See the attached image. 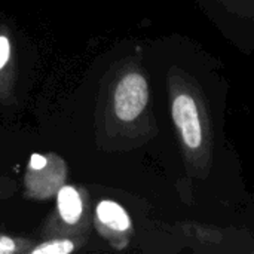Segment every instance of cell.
Returning <instances> with one entry per match:
<instances>
[{"mask_svg": "<svg viewBox=\"0 0 254 254\" xmlns=\"http://www.w3.org/2000/svg\"><path fill=\"white\" fill-rule=\"evenodd\" d=\"M27 174L42 176L37 179H25V186L31 196L46 199L63 186L65 180V165L57 156L33 155Z\"/></svg>", "mask_w": 254, "mask_h": 254, "instance_id": "cell-5", "label": "cell"}, {"mask_svg": "<svg viewBox=\"0 0 254 254\" xmlns=\"http://www.w3.org/2000/svg\"><path fill=\"white\" fill-rule=\"evenodd\" d=\"M94 225L97 232L118 250L128 246L132 235V222L127 210L110 199H103L94 211Z\"/></svg>", "mask_w": 254, "mask_h": 254, "instance_id": "cell-4", "label": "cell"}, {"mask_svg": "<svg viewBox=\"0 0 254 254\" xmlns=\"http://www.w3.org/2000/svg\"><path fill=\"white\" fill-rule=\"evenodd\" d=\"M55 195L57 207L45 223L43 237H88L92 216L86 190L63 185Z\"/></svg>", "mask_w": 254, "mask_h": 254, "instance_id": "cell-3", "label": "cell"}, {"mask_svg": "<svg viewBox=\"0 0 254 254\" xmlns=\"http://www.w3.org/2000/svg\"><path fill=\"white\" fill-rule=\"evenodd\" d=\"M86 237H46L42 243L31 246V254H68L79 250Z\"/></svg>", "mask_w": 254, "mask_h": 254, "instance_id": "cell-7", "label": "cell"}, {"mask_svg": "<svg viewBox=\"0 0 254 254\" xmlns=\"http://www.w3.org/2000/svg\"><path fill=\"white\" fill-rule=\"evenodd\" d=\"M33 241L25 238H15L9 235H0V254H16L28 253Z\"/></svg>", "mask_w": 254, "mask_h": 254, "instance_id": "cell-8", "label": "cell"}, {"mask_svg": "<svg viewBox=\"0 0 254 254\" xmlns=\"http://www.w3.org/2000/svg\"><path fill=\"white\" fill-rule=\"evenodd\" d=\"M15 80L13 49L6 31H0V98L9 100Z\"/></svg>", "mask_w": 254, "mask_h": 254, "instance_id": "cell-6", "label": "cell"}, {"mask_svg": "<svg viewBox=\"0 0 254 254\" xmlns=\"http://www.w3.org/2000/svg\"><path fill=\"white\" fill-rule=\"evenodd\" d=\"M170 109L185 156L195 171L208 173L213 147L205 100L185 73H170Z\"/></svg>", "mask_w": 254, "mask_h": 254, "instance_id": "cell-1", "label": "cell"}, {"mask_svg": "<svg viewBox=\"0 0 254 254\" xmlns=\"http://www.w3.org/2000/svg\"><path fill=\"white\" fill-rule=\"evenodd\" d=\"M150 101L149 82L135 67L122 70L115 76L107 97V122L118 127L134 125L147 110Z\"/></svg>", "mask_w": 254, "mask_h": 254, "instance_id": "cell-2", "label": "cell"}]
</instances>
